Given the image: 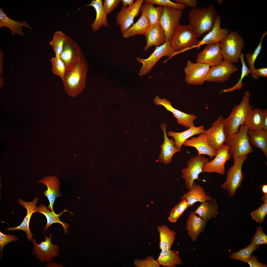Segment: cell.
<instances>
[{
    "instance_id": "41",
    "label": "cell",
    "mask_w": 267,
    "mask_h": 267,
    "mask_svg": "<svg viewBox=\"0 0 267 267\" xmlns=\"http://www.w3.org/2000/svg\"><path fill=\"white\" fill-rule=\"evenodd\" d=\"M260 245L250 244L238 251L231 253L230 258L232 260H238L247 263L253 252L258 249Z\"/></svg>"
},
{
    "instance_id": "1",
    "label": "cell",
    "mask_w": 267,
    "mask_h": 267,
    "mask_svg": "<svg viewBox=\"0 0 267 267\" xmlns=\"http://www.w3.org/2000/svg\"><path fill=\"white\" fill-rule=\"evenodd\" d=\"M217 15L212 4L203 8H193L188 15V25L198 38L212 30Z\"/></svg>"
},
{
    "instance_id": "31",
    "label": "cell",
    "mask_w": 267,
    "mask_h": 267,
    "mask_svg": "<svg viewBox=\"0 0 267 267\" xmlns=\"http://www.w3.org/2000/svg\"><path fill=\"white\" fill-rule=\"evenodd\" d=\"M250 144L260 149L267 157V131L263 129L248 130L247 132Z\"/></svg>"
},
{
    "instance_id": "34",
    "label": "cell",
    "mask_w": 267,
    "mask_h": 267,
    "mask_svg": "<svg viewBox=\"0 0 267 267\" xmlns=\"http://www.w3.org/2000/svg\"><path fill=\"white\" fill-rule=\"evenodd\" d=\"M156 261L163 267H176L177 265L183 264L178 252L171 249L161 250Z\"/></svg>"
},
{
    "instance_id": "50",
    "label": "cell",
    "mask_w": 267,
    "mask_h": 267,
    "mask_svg": "<svg viewBox=\"0 0 267 267\" xmlns=\"http://www.w3.org/2000/svg\"><path fill=\"white\" fill-rule=\"evenodd\" d=\"M121 1L120 0H104L103 7L105 13L107 15L111 13L118 7Z\"/></svg>"
},
{
    "instance_id": "37",
    "label": "cell",
    "mask_w": 267,
    "mask_h": 267,
    "mask_svg": "<svg viewBox=\"0 0 267 267\" xmlns=\"http://www.w3.org/2000/svg\"><path fill=\"white\" fill-rule=\"evenodd\" d=\"M159 234V247L161 250L171 249L176 239L177 233L166 225H160L157 227Z\"/></svg>"
},
{
    "instance_id": "25",
    "label": "cell",
    "mask_w": 267,
    "mask_h": 267,
    "mask_svg": "<svg viewBox=\"0 0 267 267\" xmlns=\"http://www.w3.org/2000/svg\"><path fill=\"white\" fill-rule=\"evenodd\" d=\"M144 35L146 42L143 48L145 51L152 46L161 45L166 41L164 31L160 23L151 25Z\"/></svg>"
},
{
    "instance_id": "60",
    "label": "cell",
    "mask_w": 267,
    "mask_h": 267,
    "mask_svg": "<svg viewBox=\"0 0 267 267\" xmlns=\"http://www.w3.org/2000/svg\"><path fill=\"white\" fill-rule=\"evenodd\" d=\"M224 1L223 0H217V1L218 4H221Z\"/></svg>"
},
{
    "instance_id": "29",
    "label": "cell",
    "mask_w": 267,
    "mask_h": 267,
    "mask_svg": "<svg viewBox=\"0 0 267 267\" xmlns=\"http://www.w3.org/2000/svg\"><path fill=\"white\" fill-rule=\"evenodd\" d=\"M205 131L204 126L202 125L197 127L194 126L182 132H177L170 131L167 133L169 136L174 138L175 147L181 149L183 143L188 139L194 135L203 133Z\"/></svg>"
},
{
    "instance_id": "12",
    "label": "cell",
    "mask_w": 267,
    "mask_h": 267,
    "mask_svg": "<svg viewBox=\"0 0 267 267\" xmlns=\"http://www.w3.org/2000/svg\"><path fill=\"white\" fill-rule=\"evenodd\" d=\"M83 54L77 44L69 37L67 36L62 51L59 56L65 66L66 74L76 66Z\"/></svg>"
},
{
    "instance_id": "28",
    "label": "cell",
    "mask_w": 267,
    "mask_h": 267,
    "mask_svg": "<svg viewBox=\"0 0 267 267\" xmlns=\"http://www.w3.org/2000/svg\"><path fill=\"white\" fill-rule=\"evenodd\" d=\"M23 26L29 29H32L25 21H18L10 18L5 14L3 9L0 7V29L3 27H6L10 30L11 35L17 34L23 36L24 35L22 28Z\"/></svg>"
},
{
    "instance_id": "15",
    "label": "cell",
    "mask_w": 267,
    "mask_h": 267,
    "mask_svg": "<svg viewBox=\"0 0 267 267\" xmlns=\"http://www.w3.org/2000/svg\"><path fill=\"white\" fill-rule=\"evenodd\" d=\"M224 120L222 115L220 116L204 132L209 144L217 151L222 147L227 136L224 129Z\"/></svg>"
},
{
    "instance_id": "40",
    "label": "cell",
    "mask_w": 267,
    "mask_h": 267,
    "mask_svg": "<svg viewBox=\"0 0 267 267\" xmlns=\"http://www.w3.org/2000/svg\"><path fill=\"white\" fill-rule=\"evenodd\" d=\"M244 57V54L242 53L240 57L242 66L241 74L239 81L235 85L231 88L220 90V93L231 92L236 90H240L243 87L244 84L243 82V81L244 78L245 76H247L249 74H250L251 73L250 70L245 64Z\"/></svg>"
},
{
    "instance_id": "18",
    "label": "cell",
    "mask_w": 267,
    "mask_h": 267,
    "mask_svg": "<svg viewBox=\"0 0 267 267\" xmlns=\"http://www.w3.org/2000/svg\"><path fill=\"white\" fill-rule=\"evenodd\" d=\"M154 102L157 105H162L171 112L177 119L178 124L188 129L194 126V121L197 118L195 115L185 113L174 108L170 101L166 99H162L158 96L154 98Z\"/></svg>"
},
{
    "instance_id": "51",
    "label": "cell",
    "mask_w": 267,
    "mask_h": 267,
    "mask_svg": "<svg viewBox=\"0 0 267 267\" xmlns=\"http://www.w3.org/2000/svg\"><path fill=\"white\" fill-rule=\"evenodd\" d=\"M258 258L253 255H251L247 263L249 264L250 267H267V265L264 264L258 261Z\"/></svg>"
},
{
    "instance_id": "44",
    "label": "cell",
    "mask_w": 267,
    "mask_h": 267,
    "mask_svg": "<svg viewBox=\"0 0 267 267\" xmlns=\"http://www.w3.org/2000/svg\"><path fill=\"white\" fill-rule=\"evenodd\" d=\"M51 64V70L55 75L60 77L62 81L67 74L65 64L59 57H52L50 60Z\"/></svg>"
},
{
    "instance_id": "5",
    "label": "cell",
    "mask_w": 267,
    "mask_h": 267,
    "mask_svg": "<svg viewBox=\"0 0 267 267\" xmlns=\"http://www.w3.org/2000/svg\"><path fill=\"white\" fill-rule=\"evenodd\" d=\"M219 43L224 60L237 63L245 45L242 37L237 31H232Z\"/></svg>"
},
{
    "instance_id": "43",
    "label": "cell",
    "mask_w": 267,
    "mask_h": 267,
    "mask_svg": "<svg viewBox=\"0 0 267 267\" xmlns=\"http://www.w3.org/2000/svg\"><path fill=\"white\" fill-rule=\"evenodd\" d=\"M189 207L187 201L186 200H182L171 210L168 218V220L171 223L176 222Z\"/></svg>"
},
{
    "instance_id": "47",
    "label": "cell",
    "mask_w": 267,
    "mask_h": 267,
    "mask_svg": "<svg viewBox=\"0 0 267 267\" xmlns=\"http://www.w3.org/2000/svg\"><path fill=\"white\" fill-rule=\"evenodd\" d=\"M144 2L151 3L154 4H156L163 6L168 7L182 11L187 7L185 5L175 3L169 0H144Z\"/></svg>"
},
{
    "instance_id": "42",
    "label": "cell",
    "mask_w": 267,
    "mask_h": 267,
    "mask_svg": "<svg viewBox=\"0 0 267 267\" xmlns=\"http://www.w3.org/2000/svg\"><path fill=\"white\" fill-rule=\"evenodd\" d=\"M67 36L61 31L54 33L53 38L49 43L55 53V57H59L62 52Z\"/></svg>"
},
{
    "instance_id": "48",
    "label": "cell",
    "mask_w": 267,
    "mask_h": 267,
    "mask_svg": "<svg viewBox=\"0 0 267 267\" xmlns=\"http://www.w3.org/2000/svg\"><path fill=\"white\" fill-rule=\"evenodd\" d=\"M134 264L138 267H160V265L153 256H148L141 260H135Z\"/></svg>"
},
{
    "instance_id": "55",
    "label": "cell",
    "mask_w": 267,
    "mask_h": 267,
    "mask_svg": "<svg viewBox=\"0 0 267 267\" xmlns=\"http://www.w3.org/2000/svg\"><path fill=\"white\" fill-rule=\"evenodd\" d=\"M121 1L122 2L123 7H127L128 5V7H131L134 3V0H122Z\"/></svg>"
},
{
    "instance_id": "32",
    "label": "cell",
    "mask_w": 267,
    "mask_h": 267,
    "mask_svg": "<svg viewBox=\"0 0 267 267\" xmlns=\"http://www.w3.org/2000/svg\"><path fill=\"white\" fill-rule=\"evenodd\" d=\"M151 3L145 2L141 6L139 13L146 17L151 25L159 23L162 13L163 6L159 5L156 7Z\"/></svg>"
},
{
    "instance_id": "26",
    "label": "cell",
    "mask_w": 267,
    "mask_h": 267,
    "mask_svg": "<svg viewBox=\"0 0 267 267\" xmlns=\"http://www.w3.org/2000/svg\"><path fill=\"white\" fill-rule=\"evenodd\" d=\"M221 18L217 15L214 26L212 30L206 35L200 41L198 46L203 44L207 45L219 43L229 33V30L225 28L221 27Z\"/></svg>"
},
{
    "instance_id": "6",
    "label": "cell",
    "mask_w": 267,
    "mask_h": 267,
    "mask_svg": "<svg viewBox=\"0 0 267 267\" xmlns=\"http://www.w3.org/2000/svg\"><path fill=\"white\" fill-rule=\"evenodd\" d=\"M200 42L188 24H180L174 32L170 43L175 52L174 55L187 48L198 47Z\"/></svg>"
},
{
    "instance_id": "46",
    "label": "cell",
    "mask_w": 267,
    "mask_h": 267,
    "mask_svg": "<svg viewBox=\"0 0 267 267\" xmlns=\"http://www.w3.org/2000/svg\"><path fill=\"white\" fill-rule=\"evenodd\" d=\"M263 227L259 225L256 228V232L250 244L255 245L267 244V236L263 231Z\"/></svg>"
},
{
    "instance_id": "27",
    "label": "cell",
    "mask_w": 267,
    "mask_h": 267,
    "mask_svg": "<svg viewBox=\"0 0 267 267\" xmlns=\"http://www.w3.org/2000/svg\"><path fill=\"white\" fill-rule=\"evenodd\" d=\"M181 199L186 200L189 207H192L194 204L198 202L201 203L208 201H217V199H213L206 194L203 187L194 182L191 189L184 194Z\"/></svg>"
},
{
    "instance_id": "13",
    "label": "cell",
    "mask_w": 267,
    "mask_h": 267,
    "mask_svg": "<svg viewBox=\"0 0 267 267\" xmlns=\"http://www.w3.org/2000/svg\"><path fill=\"white\" fill-rule=\"evenodd\" d=\"M238 70L233 63L223 60L218 64L210 68L206 81L218 83L226 82L229 79L232 74Z\"/></svg>"
},
{
    "instance_id": "4",
    "label": "cell",
    "mask_w": 267,
    "mask_h": 267,
    "mask_svg": "<svg viewBox=\"0 0 267 267\" xmlns=\"http://www.w3.org/2000/svg\"><path fill=\"white\" fill-rule=\"evenodd\" d=\"M248 130L246 125L241 126L237 132L226 136L225 144L230 146L229 153L232 156L234 162L239 156L247 155L254 151L249 142Z\"/></svg>"
},
{
    "instance_id": "8",
    "label": "cell",
    "mask_w": 267,
    "mask_h": 267,
    "mask_svg": "<svg viewBox=\"0 0 267 267\" xmlns=\"http://www.w3.org/2000/svg\"><path fill=\"white\" fill-rule=\"evenodd\" d=\"M175 52L172 48L170 41H166L163 44L156 47L153 52L149 57L146 59L136 57L139 63L142 64L139 72L138 75L141 76L149 73L158 61L162 57L168 56L169 58L174 56Z\"/></svg>"
},
{
    "instance_id": "16",
    "label": "cell",
    "mask_w": 267,
    "mask_h": 267,
    "mask_svg": "<svg viewBox=\"0 0 267 267\" xmlns=\"http://www.w3.org/2000/svg\"><path fill=\"white\" fill-rule=\"evenodd\" d=\"M143 2L144 0H137L132 6L123 7L117 13L116 21L122 34L134 23V19L138 15Z\"/></svg>"
},
{
    "instance_id": "10",
    "label": "cell",
    "mask_w": 267,
    "mask_h": 267,
    "mask_svg": "<svg viewBox=\"0 0 267 267\" xmlns=\"http://www.w3.org/2000/svg\"><path fill=\"white\" fill-rule=\"evenodd\" d=\"M182 11L163 6L160 24L163 28L166 40L170 41L175 31L180 24L179 21L182 16Z\"/></svg>"
},
{
    "instance_id": "7",
    "label": "cell",
    "mask_w": 267,
    "mask_h": 267,
    "mask_svg": "<svg viewBox=\"0 0 267 267\" xmlns=\"http://www.w3.org/2000/svg\"><path fill=\"white\" fill-rule=\"evenodd\" d=\"M247 155L239 156L234 161L233 165L227 170L225 181L221 185L223 189L226 190L229 197H233L237 189L241 186L245 177L242 167Z\"/></svg>"
},
{
    "instance_id": "22",
    "label": "cell",
    "mask_w": 267,
    "mask_h": 267,
    "mask_svg": "<svg viewBox=\"0 0 267 267\" xmlns=\"http://www.w3.org/2000/svg\"><path fill=\"white\" fill-rule=\"evenodd\" d=\"M183 145L186 146L195 148L198 151V155H207L210 156L211 160L217 153V151L209 144L204 133L200 134L197 137H193L186 140Z\"/></svg>"
},
{
    "instance_id": "38",
    "label": "cell",
    "mask_w": 267,
    "mask_h": 267,
    "mask_svg": "<svg viewBox=\"0 0 267 267\" xmlns=\"http://www.w3.org/2000/svg\"><path fill=\"white\" fill-rule=\"evenodd\" d=\"M264 112L261 109H253L249 113L245 125L249 130L263 129Z\"/></svg>"
},
{
    "instance_id": "49",
    "label": "cell",
    "mask_w": 267,
    "mask_h": 267,
    "mask_svg": "<svg viewBox=\"0 0 267 267\" xmlns=\"http://www.w3.org/2000/svg\"><path fill=\"white\" fill-rule=\"evenodd\" d=\"M18 238L14 235H6L0 231V251L1 258L4 247L6 245L14 241H17Z\"/></svg>"
},
{
    "instance_id": "53",
    "label": "cell",
    "mask_w": 267,
    "mask_h": 267,
    "mask_svg": "<svg viewBox=\"0 0 267 267\" xmlns=\"http://www.w3.org/2000/svg\"><path fill=\"white\" fill-rule=\"evenodd\" d=\"M257 74L260 77L264 78L267 77V68H262L256 69Z\"/></svg>"
},
{
    "instance_id": "56",
    "label": "cell",
    "mask_w": 267,
    "mask_h": 267,
    "mask_svg": "<svg viewBox=\"0 0 267 267\" xmlns=\"http://www.w3.org/2000/svg\"><path fill=\"white\" fill-rule=\"evenodd\" d=\"M3 52L0 49V74L1 75L3 70Z\"/></svg>"
},
{
    "instance_id": "45",
    "label": "cell",
    "mask_w": 267,
    "mask_h": 267,
    "mask_svg": "<svg viewBox=\"0 0 267 267\" xmlns=\"http://www.w3.org/2000/svg\"><path fill=\"white\" fill-rule=\"evenodd\" d=\"M250 214L252 219L259 223H263L267 214V203L264 202Z\"/></svg>"
},
{
    "instance_id": "14",
    "label": "cell",
    "mask_w": 267,
    "mask_h": 267,
    "mask_svg": "<svg viewBox=\"0 0 267 267\" xmlns=\"http://www.w3.org/2000/svg\"><path fill=\"white\" fill-rule=\"evenodd\" d=\"M52 236L51 234L49 238L44 236L45 240L42 241L39 244L35 239H33L32 241L34 246L32 254H36L41 263L44 262L50 263L53 260L52 258L57 257L59 254L58 246L53 245L51 243Z\"/></svg>"
},
{
    "instance_id": "17",
    "label": "cell",
    "mask_w": 267,
    "mask_h": 267,
    "mask_svg": "<svg viewBox=\"0 0 267 267\" xmlns=\"http://www.w3.org/2000/svg\"><path fill=\"white\" fill-rule=\"evenodd\" d=\"M230 148L229 146L224 144L217 151L214 158L205 164L203 168V172L216 173L221 175H224L225 164L231 158V156L229 153Z\"/></svg>"
},
{
    "instance_id": "33",
    "label": "cell",
    "mask_w": 267,
    "mask_h": 267,
    "mask_svg": "<svg viewBox=\"0 0 267 267\" xmlns=\"http://www.w3.org/2000/svg\"><path fill=\"white\" fill-rule=\"evenodd\" d=\"M217 201H208L201 203L194 212L207 222L212 218H216L218 214L219 206Z\"/></svg>"
},
{
    "instance_id": "30",
    "label": "cell",
    "mask_w": 267,
    "mask_h": 267,
    "mask_svg": "<svg viewBox=\"0 0 267 267\" xmlns=\"http://www.w3.org/2000/svg\"><path fill=\"white\" fill-rule=\"evenodd\" d=\"M92 6L95 10L96 16L95 20L91 25L93 30L98 31L102 27L109 26L107 19V15L104 11L102 0H92L90 3L86 6Z\"/></svg>"
},
{
    "instance_id": "57",
    "label": "cell",
    "mask_w": 267,
    "mask_h": 267,
    "mask_svg": "<svg viewBox=\"0 0 267 267\" xmlns=\"http://www.w3.org/2000/svg\"><path fill=\"white\" fill-rule=\"evenodd\" d=\"M262 191L264 194H267V184H264L262 187Z\"/></svg>"
},
{
    "instance_id": "58",
    "label": "cell",
    "mask_w": 267,
    "mask_h": 267,
    "mask_svg": "<svg viewBox=\"0 0 267 267\" xmlns=\"http://www.w3.org/2000/svg\"><path fill=\"white\" fill-rule=\"evenodd\" d=\"M261 200L264 202L267 203V194L263 195L261 198Z\"/></svg>"
},
{
    "instance_id": "54",
    "label": "cell",
    "mask_w": 267,
    "mask_h": 267,
    "mask_svg": "<svg viewBox=\"0 0 267 267\" xmlns=\"http://www.w3.org/2000/svg\"><path fill=\"white\" fill-rule=\"evenodd\" d=\"M264 117L263 120V129L267 131V109L263 110Z\"/></svg>"
},
{
    "instance_id": "35",
    "label": "cell",
    "mask_w": 267,
    "mask_h": 267,
    "mask_svg": "<svg viewBox=\"0 0 267 267\" xmlns=\"http://www.w3.org/2000/svg\"><path fill=\"white\" fill-rule=\"evenodd\" d=\"M37 207L38 209V212L44 215L47 219V223L44 228V231H46L52 224L54 223H59L63 226L65 233L67 234L68 228L70 225L68 224L61 221L59 219V218L64 213L68 211L65 209L60 213L57 214L54 211H50L44 204H41Z\"/></svg>"
},
{
    "instance_id": "52",
    "label": "cell",
    "mask_w": 267,
    "mask_h": 267,
    "mask_svg": "<svg viewBox=\"0 0 267 267\" xmlns=\"http://www.w3.org/2000/svg\"><path fill=\"white\" fill-rule=\"evenodd\" d=\"M176 3L185 5L187 6H189L193 8H196L198 5V2L196 0H174Z\"/></svg>"
},
{
    "instance_id": "20",
    "label": "cell",
    "mask_w": 267,
    "mask_h": 267,
    "mask_svg": "<svg viewBox=\"0 0 267 267\" xmlns=\"http://www.w3.org/2000/svg\"><path fill=\"white\" fill-rule=\"evenodd\" d=\"M38 199V198L36 197L32 201L27 202L24 201L22 199H19L18 202L19 204L22 206L26 209V215L19 225L15 227H10L6 230L11 231L20 230L23 231L26 233L27 238L29 241H32L33 239L32 238L33 235L29 229V222L32 214L35 212H38V208L37 206H36V205Z\"/></svg>"
},
{
    "instance_id": "23",
    "label": "cell",
    "mask_w": 267,
    "mask_h": 267,
    "mask_svg": "<svg viewBox=\"0 0 267 267\" xmlns=\"http://www.w3.org/2000/svg\"><path fill=\"white\" fill-rule=\"evenodd\" d=\"M37 183H42L45 184L47 189L44 192V194L46 196L49 202V204L47 207L49 210L54 211L53 205L56 198L61 196L60 192L59 186L60 182L56 177L48 176L38 181Z\"/></svg>"
},
{
    "instance_id": "59",
    "label": "cell",
    "mask_w": 267,
    "mask_h": 267,
    "mask_svg": "<svg viewBox=\"0 0 267 267\" xmlns=\"http://www.w3.org/2000/svg\"><path fill=\"white\" fill-rule=\"evenodd\" d=\"M0 87H2L3 85H4L3 81L4 79L2 77H0Z\"/></svg>"
},
{
    "instance_id": "39",
    "label": "cell",
    "mask_w": 267,
    "mask_h": 267,
    "mask_svg": "<svg viewBox=\"0 0 267 267\" xmlns=\"http://www.w3.org/2000/svg\"><path fill=\"white\" fill-rule=\"evenodd\" d=\"M267 32L264 31L261 35L260 38V42L258 45L252 53L246 54L245 57L246 62L248 65L250 71V74L252 77L255 80H257L260 77L257 74L254 64L256 59L260 53L262 48V43L263 39L266 35Z\"/></svg>"
},
{
    "instance_id": "9",
    "label": "cell",
    "mask_w": 267,
    "mask_h": 267,
    "mask_svg": "<svg viewBox=\"0 0 267 267\" xmlns=\"http://www.w3.org/2000/svg\"><path fill=\"white\" fill-rule=\"evenodd\" d=\"M209 161L204 156L198 155L187 162V166L181 170V177L185 180L186 187L188 190L191 189L194 180L198 178L200 174L203 172V166Z\"/></svg>"
},
{
    "instance_id": "2",
    "label": "cell",
    "mask_w": 267,
    "mask_h": 267,
    "mask_svg": "<svg viewBox=\"0 0 267 267\" xmlns=\"http://www.w3.org/2000/svg\"><path fill=\"white\" fill-rule=\"evenodd\" d=\"M250 95L249 91H246L240 103L234 106L229 115L224 119V129L227 136L237 132L240 126L245 125L249 113L253 109L249 102Z\"/></svg>"
},
{
    "instance_id": "36",
    "label": "cell",
    "mask_w": 267,
    "mask_h": 267,
    "mask_svg": "<svg viewBox=\"0 0 267 267\" xmlns=\"http://www.w3.org/2000/svg\"><path fill=\"white\" fill-rule=\"evenodd\" d=\"M151 26L147 18L141 15L137 21L122 34V36L125 38H128L138 35H144Z\"/></svg>"
},
{
    "instance_id": "11",
    "label": "cell",
    "mask_w": 267,
    "mask_h": 267,
    "mask_svg": "<svg viewBox=\"0 0 267 267\" xmlns=\"http://www.w3.org/2000/svg\"><path fill=\"white\" fill-rule=\"evenodd\" d=\"M210 67L207 64L188 60L184 69L185 81L188 85H202L206 81Z\"/></svg>"
},
{
    "instance_id": "21",
    "label": "cell",
    "mask_w": 267,
    "mask_h": 267,
    "mask_svg": "<svg viewBox=\"0 0 267 267\" xmlns=\"http://www.w3.org/2000/svg\"><path fill=\"white\" fill-rule=\"evenodd\" d=\"M167 127V124L165 123H162L160 125L163 134L164 141L160 146V153L158 156L160 162L165 165L171 163L173 156L181 150V149H177L175 147V141L173 139L168 138L166 132Z\"/></svg>"
},
{
    "instance_id": "19",
    "label": "cell",
    "mask_w": 267,
    "mask_h": 267,
    "mask_svg": "<svg viewBox=\"0 0 267 267\" xmlns=\"http://www.w3.org/2000/svg\"><path fill=\"white\" fill-rule=\"evenodd\" d=\"M223 60L219 43L207 45L198 54L197 62L206 64L212 67Z\"/></svg>"
},
{
    "instance_id": "3",
    "label": "cell",
    "mask_w": 267,
    "mask_h": 267,
    "mask_svg": "<svg viewBox=\"0 0 267 267\" xmlns=\"http://www.w3.org/2000/svg\"><path fill=\"white\" fill-rule=\"evenodd\" d=\"M89 67L83 54L76 66L66 74L63 80L64 88L71 97H76L85 88Z\"/></svg>"
},
{
    "instance_id": "24",
    "label": "cell",
    "mask_w": 267,
    "mask_h": 267,
    "mask_svg": "<svg viewBox=\"0 0 267 267\" xmlns=\"http://www.w3.org/2000/svg\"><path fill=\"white\" fill-rule=\"evenodd\" d=\"M207 222L194 212L190 213L186 221V229L188 235L193 241L196 242L200 233H204Z\"/></svg>"
}]
</instances>
